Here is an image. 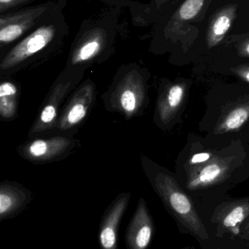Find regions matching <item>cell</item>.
<instances>
[{
  "mask_svg": "<svg viewBox=\"0 0 249 249\" xmlns=\"http://www.w3.org/2000/svg\"><path fill=\"white\" fill-rule=\"evenodd\" d=\"M241 238L242 239L246 240V241L249 242V220L248 222H246L245 225H244L242 231H241Z\"/></svg>",
  "mask_w": 249,
  "mask_h": 249,
  "instance_id": "obj_24",
  "label": "cell"
},
{
  "mask_svg": "<svg viewBox=\"0 0 249 249\" xmlns=\"http://www.w3.org/2000/svg\"><path fill=\"white\" fill-rule=\"evenodd\" d=\"M141 164L155 193L174 219L197 238L209 239V232L192 200L175 178L147 157H141Z\"/></svg>",
  "mask_w": 249,
  "mask_h": 249,
  "instance_id": "obj_3",
  "label": "cell"
},
{
  "mask_svg": "<svg viewBox=\"0 0 249 249\" xmlns=\"http://www.w3.org/2000/svg\"><path fill=\"white\" fill-rule=\"evenodd\" d=\"M230 41L240 56L249 58V33L232 35L230 36Z\"/></svg>",
  "mask_w": 249,
  "mask_h": 249,
  "instance_id": "obj_20",
  "label": "cell"
},
{
  "mask_svg": "<svg viewBox=\"0 0 249 249\" xmlns=\"http://www.w3.org/2000/svg\"><path fill=\"white\" fill-rule=\"evenodd\" d=\"M96 85L87 79L76 88L58 115L54 131L70 136L89 116L96 101Z\"/></svg>",
  "mask_w": 249,
  "mask_h": 249,
  "instance_id": "obj_8",
  "label": "cell"
},
{
  "mask_svg": "<svg viewBox=\"0 0 249 249\" xmlns=\"http://www.w3.org/2000/svg\"><path fill=\"white\" fill-rule=\"evenodd\" d=\"M131 194L118 195L107 208L99 224L98 242L100 249H118V231L130 203Z\"/></svg>",
  "mask_w": 249,
  "mask_h": 249,
  "instance_id": "obj_11",
  "label": "cell"
},
{
  "mask_svg": "<svg viewBox=\"0 0 249 249\" xmlns=\"http://www.w3.org/2000/svg\"><path fill=\"white\" fill-rule=\"evenodd\" d=\"M230 146L216 150L204 165L187 171L186 187L189 190H204L225 181L243 163V154Z\"/></svg>",
  "mask_w": 249,
  "mask_h": 249,
  "instance_id": "obj_7",
  "label": "cell"
},
{
  "mask_svg": "<svg viewBox=\"0 0 249 249\" xmlns=\"http://www.w3.org/2000/svg\"><path fill=\"white\" fill-rule=\"evenodd\" d=\"M238 8V4H227L212 16L206 35V43L209 48L217 46L225 39L237 18Z\"/></svg>",
  "mask_w": 249,
  "mask_h": 249,
  "instance_id": "obj_16",
  "label": "cell"
},
{
  "mask_svg": "<svg viewBox=\"0 0 249 249\" xmlns=\"http://www.w3.org/2000/svg\"><path fill=\"white\" fill-rule=\"evenodd\" d=\"M216 152V149H203L192 154L186 163V171L194 169L204 165L214 156Z\"/></svg>",
  "mask_w": 249,
  "mask_h": 249,
  "instance_id": "obj_19",
  "label": "cell"
},
{
  "mask_svg": "<svg viewBox=\"0 0 249 249\" xmlns=\"http://www.w3.org/2000/svg\"><path fill=\"white\" fill-rule=\"evenodd\" d=\"M121 9L109 7L83 20L73 39L65 67L86 70L112 56Z\"/></svg>",
  "mask_w": 249,
  "mask_h": 249,
  "instance_id": "obj_1",
  "label": "cell"
},
{
  "mask_svg": "<svg viewBox=\"0 0 249 249\" xmlns=\"http://www.w3.org/2000/svg\"><path fill=\"white\" fill-rule=\"evenodd\" d=\"M67 0H48L0 14V49L16 43L41 25L64 13Z\"/></svg>",
  "mask_w": 249,
  "mask_h": 249,
  "instance_id": "obj_5",
  "label": "cell"
},
{
  "mask_svg": "<svg viewBox=\"0 0 249 249\" xmlns=\"http://www.w3.org/2000/svg\"><path fill=\"white\" fill-rule=\"evenodd\" d=\"M249 120V96L228 104L221 112L213 134L222 135L238 131Z\"/></svg>",
  "mask_w": 249,
  "mask_h": 249,
  "instance_id": "obj_15",
  "label": "cell"
},
{
  "mask_svg": "<svg viewBox=\"0 0 249 249\" xmlns=\"http://www.w3.org/2000/svg\"><path fill=\"white\" fill-rule=\"evenodd\" d=\"M38 0H0V14L26 7Z\"/></svg>",
  "mask_w": 249,
  "mask_h": 249,
  "instance_id": "obj_21",
  "label": "cell"
},
{
  "mask_svg": "<svg viewBox=\"0 0 249 249\" xmlns=\"http://www.w3.org/2000/svg\"><path fill=\"white\" fill-rule=\"evenodd\" d=\"M187 90L186 83L177 82L166 85L159 92L155 112L158 124L166 126L172 122L184 104Z\"/></svg>",
  "mask_w": 249,
  "mask_h": 249,
  "instance_id": "obj_14",
  "label": "cell"
},
{
  "mask_svg": "<svg viewBox=\"0 0 249 249\" xmlns=\"http://www.w3.org/2000/svg\"><path fill=\"white\" fill-rule=\"evenodd\" d=\"M109 7H129L134 0H98Z\"/></svg>",
  "mask_w": 249,
  "mask_h": 249,
  "instance_id": "obj_23",
  "label": "cell"
},
{
  "mask_svg": "<svg viewBox=\"0 0 249 249\" xmlns=\"http://www.w3.org/2000/svg\"><path fill=\"white\" fill-rule=\"evenodd\" d=\"M178 0H150L149 3L134 1L129 6L132 21L137 27H146L156 20L171 7Z\"/></svg>",
  "mask_w": 249,
  "mask_h": 249,
  "instance_id": "obj_17",
  "label": "cell"
},
{
  "mask_svg": "<svg viewBox=\"0 0 249 249\" xmlns=\"http://www.w3.org/2000/svg\"><path fill=\"white\" fill-rule=\"evenodd\" d=\"M77 141L64 135L34 138L18 147L19 155L35 164H44L67 158L76 148Z\"/></svg>",
  "mask_w": 249,
  "mask_h": 249,
  "instance_id": "obj_9",
  "label": "cell"
},
{
  "mask_svg": "<svg viewBox=\"0 0 249 249\" xmlns=\"http://www.w3.org/2000/svg\"><path fill=\"white\" fill-rule=\"evenodd\" d=\"M249 216V197L224 202L215 209L212 214V224L216 226V236L225 235L238 236L243 222Z\"/></svg>",
  "mask_w": 249,
  "mask_h": 249,
  "instance_id": "obj_10",
  "label": "cell"
},
{
  "mask_svg": "<svg viewBox=\"0 0 249 249\" xmlns=\"http://www.w3.org/2000/svg\"><path fill=\"white\" fill-rule=\"evenodd\" d=\"M70 34L64 13L41 25L12 46L0 61V74L11 75L58 52Z\"/></svg>",
  "mask_w": 249,
  "mask_h": 249,
  "instance_id": "obj_2",
  "label": "cell"
},
{
  "mask_svg": "<svg viewBox=\"0 0 249 249\" xmlns=\"http://www.w3.org/2000/svg\"><path fill=\"white\" fill-rule=\"evenodd\" d=\"M86 70L65 67L53 83L41 105L40 110L29 129V137L54 130L59 115V109L64 99L77 87Z\"/></svg>",
  "mask_w": 249,
  "mask_h": 249,
  "instance_id": "obj_6",
  "label": "cell"
},
{
  "mask_svg": "<svg viewBox=\"0 0 249 249\" xmlns=\"http://www.w3.org/2000/svg\"><path fill=\"white\" fill-rule=\"evenodd\" d=\"M155 232V225L144 198L137 203L125 232L127 249H148Z\"/></svg>",
  "mask_w": 249,
  "mask_h": 249,
  "instance_id": "obj_12",
  "label": "cell"
},
{
  "mask_svg": "<svg viewBox=\"0 0 249 249\" xmlns=\"http://www.w3.org/2000/svg\"><path fill=\"white\" fill-rule=\"evenodd\" d=\"M147 72L138 64L121 66L102 95L105 109L120 114L127 120L140 116L147 104Z\"/></svg>",
  "mask_w": 249,
  "mask_h": 249,
  "instance_id": "obj_4",
  "label": "cell"
},
{
  "mask_svg": "<svg viewBox=\"0 0 249 249\" xmlns=\"http://www.w3.org/2000/svg\"><path fill=\"white\" fill-rule=\"evenodd\" d=\"M231 71L241 80H244L246 83H249V64H241V65L232 67Z\"/></svg>",
  "mask_w": 249,
  "mask_h": 249,
  "instance_id": "obj_22",
  "label": "cell"
},
{
  "mask_svg": "<svg viewBox=\"0 0 249 249\" xmlns=\"http://www.w3.org/2000/svg\"><path fill=\"white\" fill-rule=\"evenodd\" d=\"M30 190L14 181H4L0 184V222L19 216L31 203Z\"/></svg>",
  "mask_w": 249,
  "mask_h": 249,
  "instance_id": "obj_13",
  "label": "cell"
},
{
  "mask_svg": "<svg viewBox=\"0 0 249 249\" xmlns=\"http://www.w3.org/2000/svg\"><path fill=\"white\" fill-rule=\"evenodd\" d=\"M19 90L11 80H4L0 85V118L3 121L16 119L19 112Z\"/></svg>",
  "mask_w": 249,
  "mask_h": 249,
  "instance_id": "obj_18",
  "label": "cell"
}]
</instances>
